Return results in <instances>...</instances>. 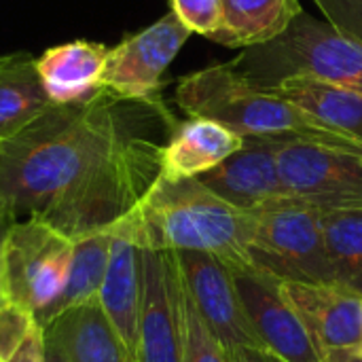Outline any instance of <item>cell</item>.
I'll return each instance as SVG.
<instances>
[{"instance_id":"1","label":"cell","mask_w":362,"mask_h":362,"mask_svg":"<svg viewBox=\"0 0 362 362\" xmlns=\"http://www.w3.org/2000/svg\"><path fill=\"white\" fill-rule=\"evenodd\" d=\"M178 123L155 100L100 89L51 104L0 144V214L40 221L70 240L115 225L148 191Z\"/></svg>"},{"instance_id":"2","label":"cell","mask_w":362,"mask_h":362,"mask_svg":"<svg viewBox=\"0 0 362 362\" xmlns=\"http://www.w3.org/2000/svg\"><path fill=\"white\" fill-rule=\"evenodd\" d=\"M123 221L142 248L208 252L231 269L252 265L257 214L227 204L199 178L159 174Z\"/></svg>"},{"instance_id":"3","label":"cell","mask_w":362,"mask_h":362,"mask_svg":"<svg viewBox=\"0 0 362 362\" xmlns=\"http://www.w3.org/2000/svg\"><path fill=\"white\" fill-rule=\"evenodd\" d=\"M176 104L193 119H212L242 138L312 142L362 155V144L335 134L288 100L255 85L231 64L208 66L182 76Z\"/></svg>"},{"instance_id":"4","label":"cell","mask_w":362,"mask_h":362,"mask_svg":"<svg viewBox=\"0 0 362 362\" xmlns=\"http://www.w3.org/2000/svg\"><path fill=\"white\" fill-rule=\"evenodd\" d=\"M231 66L259 87H274L291 76H310L362 93L361 45L305 11L278 38L248 47Z\"/></svg>"},{"instance_id":"5","label":"cell","mask_w":362,"mask_h":362,"mask_svg":"<svg viewBox=\"0 0 362 362\" xmlns=\"http://www.w3.org/2000/svg\"><path fill=\"white\" fill-rule=\"evenodd\" d=\"M70 257L72 240L47 223H13L0 248V301L19 308L38 327L66 286Z\"/></svg>"},{"instance_id":"6","label":"cell","mask_w":362,"mask_h":362,"mask_svg":"<svg viewBox=\"0 0 362 362\" xmlns=\"http://www.w3.org/2000/svg\"><path fill=\"white\" fill-rule=\"evenodd\" d=\"M250 261L280 282H335L322 212L308 206L257 214Z\"/></svg>"},{"instance_id":"7","label":"cell","mask_w":362,"mask_h":362,"mask_svg":"<svg viewBox=\"0 0 362 362\" xmlns=\"http://www.w3.org/2000/svg\"><path fill=\"white\" fill-rule=\"evenodd\" d=\"M278 170L301 206L335 212L362 210V155L312 142H278Z\"/></svg>"},{"instance_id":"8","label":"cell","mask_w":362,"mask_h":362,"mask_svg":"<svg viewBox=\"0 0 362 362\" xmlns=\"http://www.w3.org/2000/svg\"><path fill=\"white\" fill-rule=\"evenodd\" d=\"M136 362H187L180 272L172 250L142 248V308Z\"/></svg>"},{"instance_id":"9","label":"cell","mask_w":362,"mask_h":362,"mask_svg":"<svg viewBox=\"0 0 362 362\" xmlns=\"http://www.w3.org/2000/svg\"><path fill=\"white\" fill-rule=\"evenodd\" d=\"M191 30L174 11L108 49L102 87L125 100H155L161 78L189 40Z\"/></svg>"},{"instance_id":"10","label":"cell","mask_w":362,"mask_h":362,"mask_svg":"<svg viewBox=\"0 0 362 362\" xmlns=\"http://www.w3.org/2000/svg\"><path fill=\"white\" fill-rule=\"evenodd\" d=\"M176 263L182 284L216 341L225 350L233 348H259L263 350L242 297L235 286L233 272L227 263L208 252L178 250Z\"/></svg>"},{"instance_id":"11","label":"cell","mask_w":362,"mask_h":362,"mask_svg":"<svg viewBox=\"0 0 362 362\" xmlns=\"http://www.w3.org/2000/svg\"><path fill=\"white\" fill-rule=\"evenodd\" d=\"M322 362H348L362 348V297L339 282H280Z\"/></svg>"},{"instance_id":"12","label":"cell","mask_w":362,"mask_h":362,"mask_svg":"<svg viewBox=\"0 0 362 362\" xmlns=\"http://www.w3.org/2000/svg\"><path fill=\"white\" fill-rule=\"evenodd\" d=\"M248 320L265 352L280 362H322L295 308L282 293L280 280L255 265L231 269Z\"/></svg>"},{"instance_id":"13","label":"cell","mask_w":362,"mask_h":362,"mask_svg":"<svg viewBox=\"0 0 362 362\" xmlns=\"http://www.w3.org/2000/svg\"><path fill=\"white\" fill-rule=\"evenodd\" d=\"M199 180L227 204L263 214L301 206L286 191L278 170V142L244 138V146Z\"/></svg>"},{"instance_id":"14","label":"cell","mask_w":362,"mask_h":362,"mask_svg":"<svg viewBox=\"0 0 362 362\" xmlns=\"http://www.w3.org/2000/svg\"><path fill=\"white\" fill-rule=\"evenodd\" d=\"M98 301L136 362L142 308V246L123 216L112 225V242Z\"/></svg>"},{"instance_id":"15","label":"cell","mask_w":362,"mask_h":362,"mask_svg":"<svg viewBox=\"0 0 362 362\" xmlns=\"http://www.w3.org/2000/svg\"><path fill=\"white\" fill-rule=\"evenodd\" d=\"M108 49L100 42L74 40L47 49L36 57V70L51 104H81L102 87Z\"/></svg>"},{"instance_id":"16","label":"cell","mask_w":362,"mask_h":362,"mask_svg":"<svg viewBox=\"0 0 362 362\" xmlns=\"http://www.w3.org/2000/svg\"><path fill=\"white\" fill-rule=\"evenodd\" d=\"M244 146V138L212 119L178 123L161 148L159 174L172 180L199 178Z\"/></svg>"},{"instance_id":"17","label":"cell","mask_w":362,"mask_h":362,"mask_svg":"<svg viewBox=\"0 0 362 362\" xmlns=\"http://www.w3.org/2000/svg\"><path fill=\"white\" fill-rule=\"evenodd\" d=\"M42 333L70 362H134L98 299L66 310Z\"/></svg>"},{"instance_id":"18","label":"cell","mask_w":362,"mask_h":362,"mask_svg":"<svg viewBox=\"0 0 362 362\" xmlns=\"http://www.w3.org/2000/svg\"><path fill=\"white\" fill-rule=\"evenodd\" d=\"M265 89L288 100L335 134L362 144L361 91L333 83H322L310 76H291Z\"/></svg>"},{"instance_id":"19","label":"cell","mask_w":362,"mask_h":362,"mask_svg":"<svg viewBox=\"0 0 362 362\" xmlns=\"http://www.w3.org/2000/svg\"><path fill=\"white\" fill-rule=\"evenodd\" d=\"M299 0H223L225 25L214 42L229 47H259L278 38L301 13Z\"/></svg>"},{"instance_id":"20","label":"cell","mask_w":362,"mask_h":362,"mask_svg":"<svg viewBox=\"0 0 362 362\" xmlns=\"http://www.w3.org/2000/svg\"><path fill=\"white\" fill-rule=\"evenodd\" d=\"M110 242H112V225L72 240V257H70L66 286L57 297V301L47 310V314L38 322L40 331H45L66 310L98 299L108 265Z\"/></svg>"},{"instance_id":"21","label":"cell","mask_w":362,"mask_h":362,"mask_svg":"<svg viewBox=\"0 0 362 362\" xmlns=\"http://www.w3.org/2000/svg\"><path fill=\"white\" fill-rule=\"evenodd\" d=\"M51 106L30 53H11L0 72V144Z\"/></svg>"},{"instance_id":"22","label":"cell","mask_w":362,"mask_h":362,"mask_svg":"<svg viewBox=\"0 0 362 362\" xmlns=\"http://www.w3.org/2000/svg\"><path fill=\"white\" fill-rule=\"evenodd\" d=\"M322 229L335 282L362 297V210L322 212Z\"/></svg>"},{"instance_id":"23","label":"cell","mask_w":362,"mask_h":362,"mask_svg":"<svg viewBox=\"0 0 362 362\" xmlns=\"http://www.w3.org/2000/svg\"><path fill=\"white\" fill-rule=\"evenodd\" d=\"M180 301H182V320H185L187 362H229L225 348L216 341V337L208 331V327L199 318L182 284V278H180Z\"/></svg>"},{"instance_id":"24","label":"cell","mask_w":362,"mask_h":362,"mask_svg":"<svg viewBox=\"0 0 362 362\" xmlns=\"http://www.w3.org/2000/svg\"><path fill=\"white\" fill-rule=\"evenodd\" d=\"M172 11L191 34H202L210 40H214L225 25L223 0H172Z\"/></svg>"},{"instance_id":"25","label":"cell","mask_w":362,"mask_h":362,"mask_svg":"<svg viewBox=\"0 0 362 362\" xmlns=\"http://www.w3.org/2000/svg\"><path fill=\"white\" fill-rule=\"evenodd\" d=\"M327 21L362 47V0H314Z\"/></svg>"},{"instance_id":"26","label":"cell","mask_w":362,"mask_h":362,"mask_svg":"<svg viewBox=\"0 0 362 362\" xmlns=\"http://www.w3.org/2000/svg\"><path fill=\"white\" fill-rule=\"evenodd\" d=\"M34 327L36 325L32 316H28L15 305L0 301V354L11 361V356L19 350V346Z\"/></svg>"},{"instance_id":"27","label":"cell","mask_w":362,"mask_h":362,"mask_svg":"<svg viewBox=\"0 0 362 362\" xmlns=\"http://www.w3.org/2000/svg\"><path fill=\"white\" fill-rule=\"evenodd\" d=\"M8 362H45V354H42V331L38 327H34L30 331V335L23 339V344L19 346V350L11 356Z\"/></svg>"},{"instance_id":"28","label":"cell","mask_w":362,"mask_h":362,"mask_svg":"<svg viewBox=\"0 0 362 362\" xmlns=\"http://www.w3.org/2000/svg\"><path fill=\"white\" fill-rule=\"evenodd\" d=\"M225 352L229 356V362H280L276 356L259 348H233Z\"/></svg>"},{"instance_id":"29","label":"cell","mask_w":362,"mask_h":362,"mask_svg":"<svg viewBox=\"0 0 362 362\" xmlns=\"http://www.w3.org/2000/svg\"><path fill=\"white\" fill-rule=\"evenodd\" d=\"M42 354H45V362H70L68 356L51 339L45 337V333H42Z\"/></svg>"},{"instance_id":"30","label":"cell","mask_w":362,"mask_h":362,"mask_svg":"<svg viewBox=\"0 0 362 362\" xmlns=\"http://www.w3.org/2000/svg\"><path fill=\"white\" fill-rule=\"evenodd\" d=\"M11 225H13V223H11L4 214H0V248H2V240H4V235H6V231H8Z\"/></svg>"},{"instance_id":"31","label":"cell","mask_w":362,"mask_h":362,"mask_svg":"<svg viewBox=\"0 0 362 362\" xmlns=\"http://www.w3.org/2000/svg\"><path fill=\"white\" fill-rule=\"evenodd\" d=\"M6 62H8V55H2V57H0V72H2V68L6 66Z\"/></svg>"},{"instance_id":"32","label":"cell","mask_w":362,"mask_h":362,"mask_svg":"<svg viewBox=\"0 0 362 362\" xmlns=\"http://www.w3.org/2000/svg\"><path fill=\"white\" fill-rule=\"evenodd\" d=\"M348 362H362V354H356L354 358H350V361H348Z\"/></svg>"},{"instance_id":"33","label":"cell","mask_w":362,"mask_h":362,"mask_svg":"<svg viewBox=\"0 0 362 362\" xmlns=\"http://www.w3.org/2000/svg\"><path fill=\"white\" fill-rule=\"evenodd\" d=\"M0 362H8V358H4V356L0 354Z\"/></svg>"},{"instance_id":"34","label":"cell","mask_w":362,"mask_h":362,"mask_svg":"<svg viewBox=\"0 0 362 362\" xmlns=\"http://www.w3.org/2000/svg\"><path fill=\"white\" fill-rule=\"evenodd\" d=\"M361 354H362V348H361Z\"/></svg>"}]
</instances>
